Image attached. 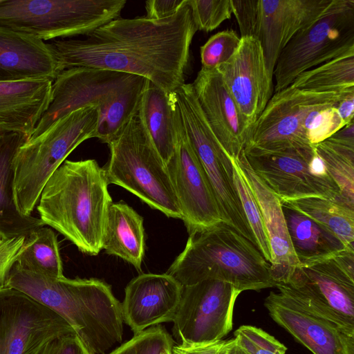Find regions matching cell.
<instances>
[{
    "label": "cell",
    "mask_w": 354,
    "mask_h": 354,
    "mask_svg": "<svg viewBox=\"0 0 354 354\" xmlns=\"http://www.w3.org/2000/svg\"><path fill=\"white\" fill-rule=\"evenodd\" d=\"M198 30L187 0L163 19H115L83 39L50 43L62 71L91 67L142 77L167 93L183 84L190 46Z\"/></svg>",
    "instance_id": "obj_1"
},
{
    "label": "cell",
    "mask_w": 354,
    "mask_h": 354,
    "mask_svg": "<svg viewBox=\"0 0 354 354\" xmlns=\"http://www.w3.org/2000/svg\"><path fill=\"white\" fill-rule=\"evenodd\" d=\"M6 287L25 293L59 315L91 354H106L122 342V303L102 279L50 277L23 270L15 263Z\"/></svg>",
    "instance_id": "obj_2"
},
{
    "label": "cell",
    "mask_w": 354,
    "mask_h": 354,
    "mask_svg": "<svg viewBox=\"0 0 354 354\" xmlns=\"http://www.w3.org/2000/svg\"><path fill=\"white\" fill-rule=\"evenodd\" d=\"M104 168L93 159L66 160L48 180L37 205L39 218L82 253L102 250L113 203Z\"/></svg>",
    "instance_id": "obj_3"
},
{
    "label": "cell",
    "mask_w": 354,
    "mask_h": 354,
    "mask_svg": "<svg viewBox=\"0 0 354 354\" xmlns=\"http://www.w3.org/2000/svg\"><path fill=\"white\" fill-rule=\"evenodd\" d=\"M147 81L138 75L91 67L65 69L53 82L50 104L29 138L77 109L95 106L99 112L95 138L109 144L137 115Z\"/></svg>",
    "instance_id": "obj_4"
},
{
    "label": "cell",
    "mask_w": 354,
    "mask_h": 354,
    "mask_svg": "<svg viewBox=\"0 0 354 354\" xmlns=\"http://www.w3.org/2000/svg\"><path fill=\"white\" fill-rule=\"evenodd\" d=\"M166 273L183 286L218 280L242 292L277 284L270 263L257 247L224 223L189 235L185 248Z\"/></svg>",
    "instance_id": "obj_5"
},
{
    "label": "cell",
    "mask_w": 354,
    "mask_h": 354,
    "mask_svg": "<svg viewBox=\"0 0 354 354\" xmlns=\"http://www.w3.org/2000/svg\"><path fill=\"white\" fill-rule=\"evenodd\" d=\"M98 123V109L82 107L20 146L13 162L14 194L22 214L31 215L48 180L78 145L95 138Z\"/></svg>",
    "instance_id": "obj_6"
},
{
    "label": "cell",
    "mask_w": 354,
    "mask_h": 354,
    "mask_svg": "<svg viewBox=\"0 0 354 354\" xmlns=\"http://www.w3.org/2000/svg\"><path fill=\"white\" fill-rule=\"evenodd\" d=\"M104 168L109 184L123 187L167 217L183 214L166 165L137 115L108 144Z\"/></svg>",
    "instance_id": "obj_7"
},
{
    "label": "cell",
    "mask_w": 354,
    "mask_h": 354,
    "mask_svg": "<svg viewBox=\"0 0 354 354\" xmlns=\"http://www.w3.org/2000/svg\"><path fill=\"white\" fill-rule=\"evenodd\" d=\"M279 292L354 337V250L292 268Z\"/></svg>",
    "instance_id": "obj_8"
},
{
    "label": "cell",
    "mask_w": 354,
    "mask_h": 354,
    "mask_svg": "<svg viewBox=\"0 0 354 354\" xmlns=\"http://www.w3.org/2000/svg\"><path fill=\"white\" fill-rule=\"evenodd\" d=\"M126 0H0V26L44 41L88 35L119 18Z\"/></svg>",
    "instance_id": "obj_9"
},
{
    "label": "cell",
    "mask_w": 354,
    "mask_h": 354,
    "mask_svg": "<svg viewBox=\"0 0 354 354\" xmlns=\"http://www.w3.org/2000/svg\"><path fill=\"white\" fill-rule=\"evenodd\" d=\"M354 54V0H333L313 24L287 43L277 61L275 92L303 72L335 58Z\"/></svg>",
    "instance_id": "obj_10"
},
{
    "label": "cell",
    "mask_w": 354,
    "mask_h": 354,
    "mask_svg": "<svg viewBox=\"0 0 354 354\" xmlns=\"http://www.w3.org/2000/svg\"><path fill=\"white\" fill-rule=\"evenodd\" d=\"M351 93L304 91L291 85L275 92L252 127L245 147L268 151L312 147L306 129L310 113L337 106Z\"/></svg>",
    "instance_id": "obj_11"
},
{
    "label": "cell",
    "mask_w": 354,
    "mask_h": 354,
    "mask_svg": "<svg viewBox=\"0 0 354 354\" xmlns=\"http://www.w3.org/2000/svg\"><path fill=\"white\" fill-rule=\"evenodd\" d=\"M241 292L232 284L218 280L183 286L173 321L177 344L222 340L232 329L234 307Z\"/></svg>",
    "instance_id": "obj_12"
},
{
    "label": "cell",
    "mask_w": 354,
    "mask_h": 354,
    "mask_svg": "<svg viewBox=\"0 0 354 354\" xmlns=\"http://www.w3.org/2000/svg\"><path fill=\"white\" fill-rule=\"evenodd\" d=\"M180 117L189 142L207 176L223 223L257 246L234 186L232 158L213 133L198 104L183 108Z\"/></svg>",
    "instance_id": "obj_13"
},
{
    "label": "cell",
    "mask_w": 354,
    "mask_h": 354,
    "mask_svg": "<svg viewBox=\"0 0 354 354\" xmlns=\"http://www.w3.org/2000/svg\"><path fill=\"white\" fill-rule=\"evenodd\" d=\"M315 153L314 146L274 151L246 146L243 151L252 170L281 202L314 197L343 198L333 179L313 173L310 161Z\"/></svg>",
    "instance_id": "obj_14"
},
{
    "label": "cell",
    "mask_w": 354,
    "mask_h": 354,
    "mask_svg": "<svg viewBox=\"0 0 354 354\" xmlns=\"http://www.w3.org/2000/svg\"><path fill=\"white\" fill-rule=\"evenodd\" d=\"M73 333L62 317L25 293L0 290V354H42L54 340Z\"/></svg>",
    "instance_id": "obj_15"
},
{
    "label": "cell",
    "mask_w": 354,
    "mask_h": 354,
    "mask_svg": "<svg viewBox=\"0 0 354 354\" xmlns=\"http://www.w3.org/2000/svg\"><path fill=\"white\" fill-rule=\"evenodd\" d=\"M174 101L176 145L165 165L182 220L189 234L194 235L223 221L207 176L182 124L174 96Z\"/></svg>",
    "instance_id": "obj_16"
},
{
    "label": "cell",
    "mask_w": 354,
    "mask_h": 354,
    "mask_svg": "<svg viewBox=\"0 0 354 354\" xmlns=\"http://www.w3.org/2000/svg\"><path fill=\"white\" fill-rule=\"evenodd\" d=\"M249 132L273 93L272 78L266 68L261 45L252 37L241 38L231 59L216 68Z\"/></svg>",
    "instance_id": "obj_17"
},
{
    "label": "cell",
    "mask_w": 354,
    "mask_h": 354,
    "mask_svg": "<svg viewBox=\"0 0 354 354\" xmlns=\"http://www.w3.org/2000/svg\"><path fill=\"white\" fill-rule=\"evenodd\" d=\"M183 286L171 275L141 273L124 290V322L133 334L163 322H173Z\"/></svg>",
    "instance_id": "obj_18"
},
{
    "label": "cell",
    "mask_w": 354,
    "mask_h": 354,
    "mask_svg": "<svg viewBox=\"0 0 354 354\" xmlns=\"http://www.w3.org/2000/svg\"><path fill=\"white\" fill-rule=\"evenodd\" d=\"M256 39L260 42L267 70L273 77L278 57L291 38L313 24L333 0H259Z\"/></svg>",
    "instance_id": "obj_19"
},
{
    "label": "cell",
    "mask_w": 354,
    "mask_h": 354,
    "mask_svg": "<svg viewBox=\"0 0 354 354\" xmlns=\"http://www.w3.org/2000/svg\"><path fill=\"white\" fill-rule=\"evenodd\" d=\"M264 305L272 319L313 354H354V337L283 294L270 292Z\"/></svg>",
    "instance_id": "obj_20"
},
{
    "label": "cell",
    "mask_w": 354,
    "mask_h": 354,
    "mask_svg": "<svg viewBox=\"0 0 354 354\" xmlns=\"http://www.w3.org/2000/svg\"><path fill=\"white\" fill-rule=\"evenodd\" d=\"M192 84L213 133L227 154L238 160L249 132L220 72L216 68L202 67Z\"/></svg>",
    "instance_id": "obj_21"
},
{
    "label": "cell",
    "mask_w": 354,
    "mask_h": 354,
    "mask_svg": "<svg viewBox=\"0 0 354 354\" xmlns=\"http://www.w3.org/2000/svg\"><path fill=\"white\" fill-rule=\"evenodd\" d=\"M62 71L50 43L0 26V81L48 79L53 82Z\"/></svg>",
    "instance_id": "obj_22"
},
{
    "label": "cell",
    "mask_w": 354,
    "mask_h": 354,
    "mask_svg": "<svg viewBox=\"0 0 354 354\" xmlns=\"http://www.w3.org/2000/svg\"><path fill=\"white\" fill-rule=\"evenodd\" d=\"M236 161L261 211L270 248L272 278L277 284L283 283L299 261L290 241L281 201L252 170L243 153Z\"/></svg>",
    "instance_id": "obj_23"
},
{
    "label": "cell",
    "mask_w": 354,
    "mask_h": 354,
    "mask_svg": "<svg viewBox=\"0 0 354 354\" xmlns=\"http://www.w3.org/2000/svg\"><path fill=\"white\" fill-rule=\"evenodd\" d=\"M52 84L48 79L0 81V136L18 133L28 140L50 104Z\"/></svg>",
    "instance_id": "obj_24"
},
{
    "label": "cell",
    "mask_w": 354,
    "mask_h": 354,
    "mask_svg": "<svg viewBox=\"0 0 354 354\" xmlns=\"http://www.w3.org/2000/svg\"><path fill=\"white\" fill-rule=\"evenodd\" d=\"M27 138L18 133L0 136V234L7 240L26 236L44 226L42 221L18 209L14 194V158Z\"/></svg>",
    "instance_id": "obj_25"
},
{
    "label": "cell",
    "mask_w": 354,
    "mask_h": 354,
    "mask_svg": "<svg viewBox=\"0 0 354 354\" xmlns=\"http://www.w3.org/2000/svg\"><path fill=\"white\" fill-rule=\"evenodd\" d=\"M102 249L142 272L145 249L143 218L124 202L113 203L109 207Z\"/></svg>",
    "instance_id": "obj_26"
},
{
    "label": "cell",
    "mask_w": 354,
    "mask_h": 354,
    "mask_svg": "<svg viewBox=\"0 0 354 354\" xmlns=\"http://www.w3.org/2000/svg\"><path fill=\"white\" fill-rule=\"evenodd\" d=\"M173 93L147 80L137 113L165 164L174 154L176 145Z\"/></svg>",
    "instance_id": "obj_27"
},
{
    "label": "cell",
    "mask_w": 354,
    "mask_h": 354,
    "mask_svg": "<svg viewBox=\"0 0 354 354\" xmlns=\"http://www.w3.org/2000/svg\"><path fill=\"white\" fill-rule=\"evenodd\" d=\"M282 209L299 265L330 258L348 250L322 225L283 205Z\"/></svg>",
    "instance_id": "obj_28"
},
{
    "label": "cell",
    "mask_w": 354,
    "mask_h": 354,
    "mask_svg": "<svg viewBox=\"0 0 354 354\" xmlns=\"http://www.w3.org/2000/svg\"><path fill=\"white\" fill-rule=\"evenodd\" d=\"M314 147L339 187L342 197L354 206L353 121Z\"/></svg>",
    "instance_id": "obj_29"
},
{
    "label": "cell",
    "mask_w": 354,
    "mask_h": 354,
    "mask_svg": "<svg viewBox=\"0 0 354 354\" xmlns=\"http://www.w3.org/2000/svg\"><path fill=\"white\" fill-rule=\"evenodd\" d=\"M322 225L354 250V206L343 198H305L281 202Z\"/></svg>",
    "instance_id": "obj_30"
},
{
    "label": "cell",
    "mask_w": 354,
    "mask_h": 354,
    "mask_svg": "<svg viewBox=\"0 0 354 354\" xmlns=\"http://www.w3.org/2000/svg\"><path fill=\"white\" fill-rule=\"evenodd\" d=\"M16 265L44 276L63 277V264L55 232L43 226L26 236Z\"/></svg>",
    "instance_id": "obj_31"
},
{
    "label": "cell",
    "mask_w": 354,
    "mask_h": 354,
    "mask_svg": "<svg viewBox=\"0 0 354 354\" xmlns=\"http://www.w3.org/2000/svg\"><path fill=\"white\" fill-rule=\"evenodd\" d=\"M290 85L315 93H354V54L335 58L306 71Z\"/></svg>",
    "instance_id": "obj_32"
},
{
    "label": "cell",
    "mask_w": 354,
    "mask_h": 354,
    "mask_svg": "<svg viewBox=\"0 0 354 354\" xmlns=\"http://www.w3.org/2000/svg\"><path fill=\"white\" fill-rule=\"evenodd\" d=\"M232 180L243 210L253 233L256 245L266 260L270 263L271 252L262 216L256 198L236 160L232 158Z\"/></svg>",
    "instance_id": "obj_33"
},
{
    "label": "cell",
    "mask_w": 354,
    "mask_h": 354,
    "mask_svg": "<svg viewBox=\"0 0 354 354\" xmlns=\"http://www.w3.org/2000/svg\"><path fill=\"white\" fill-rule=\"evenodd\" d=\"M174 345L171 335L159 324L134 334L108 354H162Z\"/></svg>",
    "instance_id": "obj_34"
},
{
    "label": "cell",
    "mask_w": 354,
    "mask_h": 354,
    "mask_svg": "<svg viewBox=\"0 0 354 354\" xmlns=\"http://www.w3.org/2000/svg\"><path fill=\"white\" fill-rule=\"evenodd\" d=\"M241 37L233 30H225L212 35L201 47L203 68L212 69L229 61L237 50Z\"/></svg>",
    "instance_id": "obj_35"
},
{
    "label": "cell",
    "mask_w": 354,
    "mask_h": 354,
    "mask_svg": "<svg viewBox=\"0 0 354 354\" xmlns=\"http://www.w3.org/2000/svg\"><path fill=\"white\" fill-rule=\"evenodd\" d=\"M198 30L206 32L218 28L231 18L230 0H187Z\"/></svg>",
    "instance_id": "obj_36"
},
{
    "label": "cell",
    "mask_w": 354,
    "mask_h": 354,
    "mask_svg": "<svg viewBox=\"0 0 354 354\" xmlns=\"http://www.w3.org/2000/svg\"><path fill=\"white\" fill-rule=\"evenodd\" d=\"M237 344L247 354H285L287 348L263 330L243 325L234 333Z\"/></svg>",
    "instance_id": "obj_37"
},
{
    "label": "cell",
    "mask_w": 354,
    "mask_h": 354,
    "mask_svg": "<svg viewBox=\"0 0 354 354\" xmlns=\"http://www.w3.org/2000/svg\"><path fill=\"white\" fill-rule=\"evenodd\" d=\"M345 126L337 106L315 110L310 113L306 122L308 142L315 146L329 138Z\"/></svg>",
    "instance_id": "obj_38"
},
{
    "label": "cell",
    "mask_w": 354,
    "mask_h": 354,
    "mask_svg": "<svg viewBox=\"0 0 354 354\" xmlns=\"http://www.w3.org/2000/svg\"><path fill=\"white\" fill-rule=\"evenodd\" d=\"M234 14L241 33V38H256L259 19V0H230Z\"/></svg>",
    "instance_id": "obj_39"
},
{
    "label": "cell",
    "mask_w": 354,
    "mask_h": 354,
    "mask_svg": "<svg viewBox=\"0 0 354 354\" xmlns=\"http://www.w3.org/2000/svg\"><path fill=\"white\" fill-rule=\"evenodd\" d=\"M25 237L8 239L0 246V290L6 288L8 277L21 253Z\"/></svg>",
    "instance_id": "obj_40"
},
{
    "label": "cell",
    "mask_w": 354,
    "mask_h": 354,
    "mask_svg": "<svg viewBox=\"0 0 354 354\" xmlns=\"http://www.w3.org/2000/svg\"><path fill=\"white\" fill-rule=\"evenodd\" d=\"M42 354H91L75 333L51 342Z\"/></svg>",
    "instance_id": "obj_41"
},
{
    "label": "cell",
    "mask_w": 354,
    "mask_h": 354,
    "mask_svg": "<svg viewBox=\"0 0 354 354\" xmlns=\"http://www.w3.org/2000/svg\"><path fill=\"white\" fill-rule=\"evenodd\" d=\"M186 0H149L145 2L147 19L159 20L176 14Z\"/></svg>",
    "instance_id": "obj_42"
},
{
    "label": "cell",
    "mask_w": 354,
    "mask_h": 354,
    "mask_svg": "<svg viewBox=\"0 0 354 354\" xmlns=\"http://www.w3.org/2000/svg\"><path fill=\"white\" fill-rule=\"evenodd\" d=\"M225 340L200 344L174 345L171 354H219Z\"/></svg>",
    "instance_id": "obj_43"
},
{
    "label": "cell",
    "mask_w": 354,
    "mask_h": 354,
    "mask_svg": "<svg viewBox=\"0 0 354 354\" xmlns=\"http://www.w3.org/2000/svg\"><path fill=\"white\" fill-rule=\"evenodd\" d=\"M338 113L345 125L353 121L354 93L344 97L337 106Z\"/></svg>",
    "instance_id": "obj_44"
},
{
    "label": "cell",
    "mask_w": 354,
    "mask_h": 354,
    "mask_svg": "<svg viewBox=\"0 0 354 354\" xmlns=\"http://www.w3.org/2000/svg\"><path fill=\"white\" fill-rule=\"evenodd\" d=\"M219 354H247L237 344L235 339L225 340Z\"/></svg>",
    "instance_id": "obj_45"
},
{
    "label": "cell",
    "mask_w": 354,
    "mask_h": 354,
    "mask_svg": "<svg viewBox=\"0 0 354 354\" xmlns=\"http://www.w3.org/2000/svg\"><path fill=\"white\" fill-rule=\"evenodd\" d=\"M7 239L0 234V246L4 243Z\"/></svg>",
    "instance_id": "obj_46"
},
{
    "label": "cell",
    "mask_w": 354,
    "mask_h": 354,
    "mask_svg": "<svg viewBox=\"0 0 354 354\" xmlns=\"http://www.w3.org/2000/svg\"><path fill=\"white\" fill-rule=\"evenodd\" d=\"M171 348L167 349L165 351H163V353L162 354H171Z\"/></svg>",
    "instance_id": "obj_47"
}]
</instances>
